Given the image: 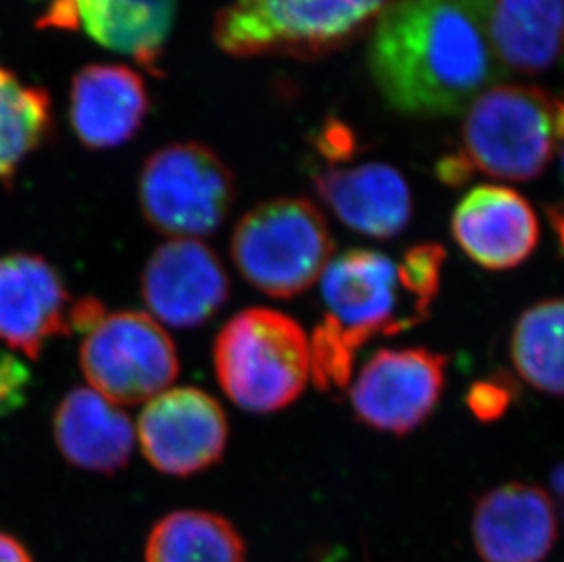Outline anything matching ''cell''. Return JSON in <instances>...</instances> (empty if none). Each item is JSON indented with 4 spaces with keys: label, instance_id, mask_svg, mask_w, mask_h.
Segmentation results:
<instances>
[{
    "label": "cell",
    "instance_id": "6da1fadb",
    "mask_svg": "<svg viewBox=\"0 0 564 562\" xmlns=\"http://www.w3.org/2000/svg\"><path fill=\"white\" fill-rule=\"evenodd\" d=\"M494 0H394L369 43L383 101L410 117L463 114L505 77L490 37Z\"/></svg>",
    "mask_w": 564,
    "mask_h": 562
},
{
    "label": "cell",
    "instance_id": "7a4b0ae2",
    "mask_svg": "<svg viewBox=\"0 0 564 562\" xmlns=\"http://www.w3.org/2000/svg\"><path fill=\"white\" fill-rule=\"evenodd\" d=\"M394 0H230L214 41L230 57L318 58L371 32Z\"/></svg>",
    "mask_w": 564,
    "mask_h": 562
},
{
    "label": "cell",
    "instance_id": "3957f363",
    "mask_svg": "<svg viewBox=\"0 0 564 562\" xmlns=\"http://www.w3.org/2000/svg\"><path fill=\"white\" fill-rule=\"evenodd\" d=\"M214 369L224 393L238 408L274 413L296 402L310 382V338L288 314L246 309L216 336Z\"/></svg>",
    "mask_w": 564,
    "mask_h": 562
},
{
    "label": "cell",
    "instance_id": "277c9868",
    "mask_svg": "<svg viewBox=\"0 0 564 562\" xmlns=\"http://www.w3.org/2000/svg\"><path fill=\"white\" fill-rule=\"evenodd\" d=\"M563 107L532 85H494L464 110L460 150L471 172L501 181H532L554 160Z\"/></svg>",
    "mask_w": 564,
    "mask_h": 562
},
{
    "label": "cell",
    "instance_id": "5b68a950",
    "mask_svg": "<svg viewBox=\"0 0 564 562\" xmlns=\"http://www.w3.org/2000/svg\"><path fill=\"white\" fill-rule=\"evenodd\" d=\"M335 239L318 207L304 197H276L241 216L230 239L236 269L272 298H294L319 280Z\"/></svg>",
    "mask_w": 564,
    "mask_h": 562
},
{
    "label": "cell",
    "instance_id": "8992f818",
    "mask_svg": "<svg viewBox=\"0 0 564 562\" xmlns=\"http://www.w3.org/2000/svg\"><path fill=\"white\" fill-rule=\"evenodd\" d=\"M235 202L232 170L205 144H166L147 158L139 175L144 221L172 239L218 233Z\"/></svg>",
    "mask_w": 564,
    "mask_h": 562
},
{
    "label": "cell",
    "instance_id": "52a82bcc",
    "mask_svg": "<svg viewBox=\"0 0 564 562\" xmlns=\"http://www.w3.org/2000/svg\"><path fill=\"white\" fill-rule=\"evenodd\" d=\"M86 382L108 402H149L176 382L180 356L171 335L150 314H107L79 347Z\"/></svg>",
    "mask_w": 564,
    "mask_h": 562
},
{
    "label": "cell",
    "instance_id": "ba28073f",
    "mask_svg": "<svg viewBox=\"0 0 564 562\" xmlns=\"http://www.w3.org/2000/svg\"><path fill=\"white\" fill-rule=\"evenodd\" d=\"M446 366V355L422 347L380 349L352 383V411L368 428L408 435L437 409Z\"/></svg>",
    "mask_w": 564,
    "mask_h": 562
},
{
    "label": "cell",
    "instance_id": "9c48e42d",
    "mask_svg": "<svg viewBox=\"0 0 564 562\" xmlns=\"http://www.w3.org/2000/svg\"><path fill=\"white\" fill-rule=\"evenodd\" d=\"M138 439L154 469L191 477L224 458L229 422L218 400L202 389H166L144 406Z\"/></svg>",
    "mask_w": 564,
    "mask_h": 562
},
{
    "label": "cell",
    "instance_id": "30bf717a",
    "mask_svg": "<svg viewBox=\"0 0 564 562\" xmlns=\"http://www.w3.org/2000/svg\"><path fill=\"white\" fill-rule=\"evenodd\" d=\"M229 294L224 261L202 239L161 244L141 274V296L150 316L176 329L207 324Z\"/></svg>",
    "mask_w": 564,
    "mask_h": 562
},
{
    "label": "cell",
    "instance_id": "8fae6325",
    "mask_svg": "<svg viewBox=\"0 0 564 562\" xmlns=\"http://www.w3.org/2000/svg\"><path fill=\"white\" fill-rule=\"evenodd\" d=\"M327 318L335 322L358 349L377 335L410 329L400 316L397 263L382 252L347 250L327 263L319 277Z\"/></svg>",
    "mask_w": 564,
    "mask_h": 562
},
{
    "label": "cell",
    "instance_id": "7c38bea8",
    "mask_svg": "<svg viewBox=\"0 0 564 562\" xmlns=\"http://www.w3.org/2000/svg\"><path fill=\"white\" fill-rule=\"evenodd\" d=\"M72 302L61 272L44 256H0V342L11 349L39 360L50 339L72 335Z\"/></svg>",
    "mask_w": 564,
    "mask_h": 562
},
{
    "label": "cell",
    "instance_id": "4fadbf2b",
    "mask_svg": "<svg viewBox=\"0 0 564 562\" xmlns=\"http://www.w3.org/2000/svg\"><path fill=\"white\" fill-rule=\"evenodd\" d=\"M453 238L464 255L488 271H510L538 249V214L510 186L479 185L458 202L452 216Z\"/></svg>",
    "mask_w": 564,
    "mask_h": 562
},
{
    "label": "cell",
    "instance_id": "5bb4252c",
    "mask_svg": "<svg viewBox=\"0 0 564 562\" xmlns=\"http://www.w3.org/2000/svg\"><path fill=\"white\" fill-rule=\"evenodd\" d=\"M471 536L485 562H543L557 539L554 502L533 484H502L475 506Z\"/></svg>",
    "mask_w": 564,
    "mask_h": 562
},
{
    "label": "cell",
    "instance_id": "9a60e30c",
    "mask_svg": "<svg viewBox=\"0 0 564 562\" xmlns=\"http://www.w3.org/2000/svg\"><path fill=\"white\" fill-rule=\"evenodd\" d=\"M149 110V90L135 69L90 64L74 75L69 122L86 149H118L141 130Z\"/></svg>",
    "mask_w": 564,
    "mask_h": 562
},
{
    "label": "cell",
    "instance_id": "2e32d148",
    "mask_svg": "<svg viewBox=\"0 0 564 562\" xmlns=\"http://www.w3.org/2000/svg\"><path fill=\"white\" fill-rule=\"evenodd\" d=\"M313 183L319 199L355 233L391 239L410 225L413 196L404 175L394 166L330 165L316 172Z\"/></svg>",
    "mask_w": 564,
    "mask_h": 562
},
{
    "label": "cell",
    "instance_id": "e0dca14e",
    "mask_svg": "<svg viewBox=\"0 0 564 562\" xmlns=\"http://www.w3.org/2000/svg\"><path fill=\"white\" fill-rule=\"evenodd\" d=\"M54 439L64 461L83 472L113 475L132 458L135 430L123 409L90 388L64 395L54 414Z\"/></svg>",
    "mask_w": 564,
    "mask_h": 562
},
{
    "label": "cell",
    "instance_id": "ac0fdd59",
    "mask_svg": "<svg viewBox=\"0 0 564 562\" xmlns=\"http://www.w3.org/2000/svg\"><path fill=\"white\" fill-rule=\"evenodd\" d=\"M563 0H494L490 37L502 68L543 74L561 54Z\"/></svg>",
    "mask_w": 564,
    "mask_h": 562
},
{
    "label": "cell",
    "instance_id": "d6986e66",
    "mask_svg": "<svg viewBox=\"0 0 564 562\" xmlns=\"http://www.w3.org/2000/svg\"><path fill=\"white\" fill-rule=\"evenodd\" d=\"M176 10L177 0H101L80 15L79 28L105 48L160 74Z\"/></svg>",
    "mask_w": 564,
    "mask_h": 562
},
{
    "label": "cell",
    "instance_id": "ffe728a7",
    "mask_svg": "<svg viewBox=\"0 0 564 562\" xmlns=\"http://www.w3.org/2000/svg\"><path fill=\"white\" fill-rule=\"evenodd\" d=\"M246 541L221 515L180 509L150 531L144 562H246Z\"/></svg>",
    "mask_w": 564,
    "mask_h": 562
},
{
    "label": "cell",
    "instance_id": "44dd1931",
    "mask_svg": "<svg viewBox=\"0 0 564 562\" xmlns=\"http://www.w3.org/2000/svg\"><path fill=\"white\" fill-rule=\"evenodd\" d=\"M519 377L544 395H563V300L546 298L517 320L510 344Z\"/></svg>",
    "mask_w": 564,
    "mask_h": 562
},
{
    "label": "cell",
    "instance_id": "7402d4cb",
    "mask_svg": "<svg viewBox=\"0 0 564 562\" xmlns=\"http://www.w3.org/2000/svg\"><path fill=\"white\" fill-rule=\"evenodd\" d=\"M52 127L46 91L28 86L0 66V183L10 185L22 161L37 150Z\"/></svg>",
    "mask_w": 564,
    "mask_h": 562
},
{
    "label": "cell",
    "instance_id": "603a6c76",
    "mask_svg": "<svg viewBox=\"0 0 564 562\" xmlns=\"http://www.w3.org/2000/svg\"><path fill=\"white\" fill-rule=\"evenodd\" d=\"M357 345L327 316L314 327L310 339L311 377L322 391H344L349 386Z\"/></svg>",
    "mask_w": 564,
    "mask_h": 562
},
{
    "label": "cell",
    "instance_id": "cb8c5ba5",
    "mask_svg": "<svg viewBox=\"0 0 564 562\" xmlns=\"http://www.w3.org/2000/svg\"><path fill=\"white\" fill-rule=\"evenodd\" d=\"M446 261V250L438 244L413 245L405 250L397 266L402 291L411 298L416 316L424 322L430 314L435 298L441 291L442 267Z\"/></svg>",
    "mask_w": 564,
    "mask_h": 562
},
{
    "label": "cell",
    "instance_id": "d4e9b609",
    "mask_svg": "<svg viewBox=\"0 0 564 562\" xmlns=\"http://www.w3.org/2000/svg\"><path fill=\"white\" fill-rule=\"evenodd\" d=\"M516 397L517 388L513 380L506 375H496L471 383L466 393V406L475 419L490 424L508 413Z\"/></svg>",
    "mask_w": 564,
    "mask_h": 562
},
{
    "label": "cell",
    "instance_id": "484cf974",
    "mask_svg": "<svg viewBox=\"0 0 564 562\" xmlns=\"http://www.w3.org/2000/svg\"><path fill=\"white\" fill-rule=\"evenodd\" d=\"M32 383V371L24 360L0 349V419L24 408Z\"/></svg>",
    "mask_w": 564,
    "mask_h": 562
},
{
    "label": "cell",
    "instance_id": "4316f807",
    "mask_svg": "<svg viewBox=\"0 0 564 562\" xmlns=\"http://www.w3.org/2000/svg\"><path fill=\"white\" fill-rule=\"evenodd\" d=\"M107 316L105 303L99 298L85 296L75 300L69 305V333H90L102 318Z\"/></svg>",
    "mask_w": 564,
    "mask_h": 562
},
{
    "label": "cell",
    "instance_id": "83f0119b",
    "mask_svg": "<svg viewBox=\"0 0 564 562\" xmlns=\"http://www.w3.org/2000/svg\"><path fill=\"white\" fill-rule=\"evenodd\" d=\"M0 562H33V559L17 537L0 531Z\"/></svg>",
    "mask_w": 564,
    "mask_h": 562
},
{
    "label": "cell",
    "instance_id": "f1b7e54d",
    "mask_svg": "<svg viewBox=\"0 0 564 562\" xmlns=\"http://www.w3.org/2000/svg\"><path fill=\"white\" fill-rule=\"evenodd\" d=\"M69 2L74 4L75 10H77V17L80 19V15H83L85 11L91 10V8L99 4L101 0H69Z\"/></svg>",
    "mask_w": 564,
    "mask_h": 562
}]
</instances>
